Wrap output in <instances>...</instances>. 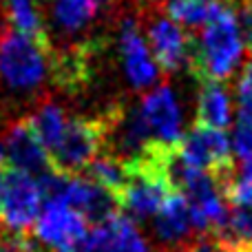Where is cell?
I'll use <instances>...</instances> for the list:
<instances>
[{"label": "cell", "instance_id": "obj_1", "mask_svg": "<svg viewBox=\"0 0 252 252\" xmlns=\"http://www.w3.org/2000/svg\"><path fill=\"white\" fill-rule=\"evenodd\" d=\"M246 42L232 4H226L197 35H192L188 69L199 82H223L244 60Z\"/></svg>", "mask_w": 252, "mask_h": 252}, {"label": "cell", "instance_id": "obj_2", "mask_svg": "<svg viewBox=\"0 0 252 252\" xmlns=\"http://www.w3.org/2000/svg\"><path fill=\"white\" fill-rule=\"evenodd\" d=\"M49 56L51 49L13 31L0 7V84L18 95L40 91L51 75Z\"/></svg>", "mask_w": 252, "mask_h": 252}, {"label": "cell", "instance_id": "obj_3", "mask_svg": "<svg viewBox=\"0 0 252 252\" xmlns=\"http://www.w3.org/2000/svg\"><path fill=\"white\" fill-rule=\"evenodd\" d=\"M106 148V120L100 118H69L60 144L49 153L56 173L73 177L84 175L97 155Z\"/></svg>", "mask_w": 252, "mask_h": 252}, {"label": "cell", "instance_id": "obj_4", "mask_svg": "<svg viewBox=\"0 0 252 252\" xmlns=\"http://www.w3.org/2000/svg\"><path fill=\"white\" fill-rule=\"evenodd\" d=\"M91 223L62 199H47L33 226V239L44 252H80Z\"/></svg>", "mask_w": 252, "mask_h": 252}, {"label": "cell", "instance_id": "obj_5", "mask_svg": "<svg viewBox=\"0 0 252 252\" xmlns=\"http://www.w3.org/2000/svg\"><path fill=\"white\" fill-rule=\"evenodd\" d=\"M179 155L195 168L213 175L217 182H221V186H226L237 173L235 157H232L235 153L226 130L195 124L184 135L179 144Z\"/></svg>", "mask_w": 252, "mask_h": 252}, {"label": "cell", "instance_id": "obj_6", "mask_svg": "<svg viewBox=\"0 0 252 252\" xmlns=\"http://www.w3.org/2000/svg\"><path fill=\"white\" fill-rule=\"evenodd\" d=\"M42 190L35 177L7 166L0 192V221L16 232H31L42 210Z\"/></svg>", "mask_w": 252, "mask_h": 252}, {"label": "cell", "instance_id": "obj_7", "mask_svg": "<svg viewBox=\"0 0 252 252\" xmlns=\"http://www.w3.org/2000/svg\"><path fill=\"white\" fill-rule=\"evenodd\" d=\"M120 58H122L124 73L128 78L130 87L135 91L151 89L159 82V66L155 58H151L146 42L139 31V18L137 13H124L120 18Z\"/></svg>", "mask_w": 252, "mask_h": 252}, {"label": "cell", "instance_id": "obj_8", "mask_svg": "<svg viewBox=\"0 0 252 252\" xmlns=\"http://www.w3.org/2000/svg\"><path fill=\"white\" fill-rule=\"evenodd\" d=\"M139 111H142V118L148 126V133H151L155 146L175 148L182 144V111H179L175 91L168 84L153 89L142 100Z\"/></svg>", "mask_w": 252, "mask_h": 252}, {"label": "cell", "instance_id": "obj_9", "mask_svg": "<svg viewBox=\"0 0 252 252\" xmlns=\"http://www.w3.org/2000/svg\"><path fill=\"white\" fill-rule=\"evenodd\" d=\"M146 38L159 71L175 73L184 64H188L190 47H192V33H188L184 27H179L175 20H170L164 11H155L151 25H148Z\"/></svg>", "mask_w": 252, "mask_h": 252}, {"label": "cell", "instance_id": "obj_10", "mask_svg": "<svg viewBox=\"0 0 252 252\" xmlns=\"http://www.w3.org/2000/svg\"><path fill=\"white\" fill-rule=\"evenodd\" d=\"M2 151H4V159H7L9 168L27 173L35 179H40L49 170H53L47 148L42 146L38 135L33 133L27 118L13 122L4 130Z\"/></svg>", "mask_w": 252, "mask_h": 252}, {"label": "cell", "instance_id": "obj_11", "mask_svg": "<svg viewBox=\"0 0 252 252\" xmlns=\"http://www.w3.org/2000/svg\"><path fill=\"white\" fill-rule=\"evenodd\" d=\"M80 252H151L135 221L122 213L104 223L91 226Z\"/></svg>", "mask_w": 252, "mask_h": 252}, {"label": "cell", "instance_id": "obj_12", "mask_svg": "<svg viewBox=\"0 0 252 252\" xmlns=\"http://www.w3.org/2000/svg\"><path fill=\"white\" fill-rule=\"evenodd\" d=\"M153 230L161 244L175 250L190 241V230H195V228H192L188 201L182 192L173 190L166 197L161 208L153 217Z\"/></svg>", "mask_w": 252, "mask_h": 252}, {"label": "cell", "instance_id": "obj_13", "mask_svg": "<svg viewBox=\"0 0 252 252\" xmlns=\"http://www.w3.org/2000/svg\"><path fill=\"white\" fill-rule=\"evenodd\" d=\"M199 97H197V122L201 126L226 130L232 120L230 93L221 82H199Z\"/></svg>", "mask_w": 252, "mask_h": 252}, {"label": "cell", "instance_id": "obj_14", "mask_svg": "<svg viewBox=\"0 0 252 252\" xmlns=\"http://www.w3.org/2000/svg\"><path fill=\"white\" fill-rule=\"evenodd\" d=\"M47 2L53 27L69 35L93 25L102 11V0H47Z\"/></svg>", "mask_w": 252, "mask_h": 252}, {"label": "cell", "instance_id": "obj_15", "mask_svg": "<svg viewBox=\"0 0 252 252\" xmlns=\"http://www.w3.org/2000/svg\"><path fill=\"white\" fill-rule=\"evenodd\" d=\"M226 4L230 2H221V0H168L164 13L190 33V31L204 29Z\"/></svg>", "mask_w": 252, "mask_h": 252}, {"label": "cell", "instance_id": "obj_16", "mask_svg": "<svg viewBox=\"0 0 252 252\" xmlns=\"http://www.w3.org/2000/svg\"><path fill=\"white\" fill-rule=\"evenodd\" d=\"M27 120H29L33 133L38 135V139L42 142V146L47 148V153H51L60 144L66 124H69V115L64 113V109L53 102H42Z\"/></svg>", "mask_w": 252, "mask_h": 252}, {"label": "cell", "instance_id": "obj_17", "mask_svg": "<svg viewBox=\"0 0 252 252\" xmlns=\"http://www.w3.org/2000/svg\"><path fill=\"white\" fill-rule=\"evenodd\" d=\"M84 175L118 197L128 182V164L111 153H102L93 159V164L89 166Z\"/></svg>", "mask_w": 252, "mask_h": 252}, {"label": "cell", "instance_id": "obj_18", "mask_svg": "<svg viewBox=\"0 0 252 252\" xmlns=\"http://www.w3.org/2000/svg\"><path fill=\"white\" fill-rule=\"evenodd\" d=\"M0 252H44L29 232H16L0 226Z\"/></svg>", "mask_w": 252, "mask_h": 252}, {"label": "cell", "instance_id": "obj_19", "mask_svg": "<svg viewBox=\"0 0 252 252\" xmlns=\"http://www.w3.org/2000/svg\"><path fill=\"white\" fill-rule=\"evenodd\" d=\"M232 153L241 164L252 161V120H237L235 133H232Z\"/></svg>", "mask_w": 252, "mask_h": 252}, {"label": "cell", "instance_id": "obj_20", "mask_svg": "<svg viewBox=\"0 0 252 252\" xmlns=\"http://www.w3.org/2000/svg\"><path fill=\"white\" fill-rule=\"evenodd\" d=\"M173 252H223L221 246H219V241L215 239V237H195V239H190L188 244H184L182 248L173 250Z\"/></svg>", "mask_w": 252, "mask_h": 252}, {"label": "cell", "instance_id": "obj_21", "mask_svg": "<svg viewBox=\"0 0 252 252\" xmlns=\"http://www.w3.org/2000/svg\"><path fill=\"white\" fill-rule=\"evenodd\" d=\"M237 175H239L244 182H248L250 186H252V161H248V164H241V170Z\"/></svg>", "mask_w": 252, "mask_h": 252}, {"label": "cell", "instance_id": "obj_22", "mask_svg": "<svg viewBox=\"0 0 252 252\" xmlns=\"http://www.w3.org/2000/svg\"><path fill=\"white\" fill-rule=\"evenodd\" d=\"M4 170H7V159H4V151L0 144V192H2V182H4Z\"/></svg>", "mask_w": 252, "mask_h": 252}, {"label": "cell", "instance_id": "obj_23", "mask_svg": "<svg viewBox=\"0 0 252 252\" xmlns=\"http://www.w3.org/2000/svg\"><path fill=\"white\" fill-rule=\"evenodd\" d=\"M2 2H4V0H0V4H2Z\"/></svg>", "mask_w": 252, "mask_h": 252}]
</instances>
